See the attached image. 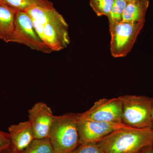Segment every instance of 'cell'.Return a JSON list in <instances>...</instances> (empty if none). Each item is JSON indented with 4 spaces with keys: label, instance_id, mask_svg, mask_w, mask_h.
<instances>
[{
    "label": "cell",
    "instance_id": "obj_10",
    "mask_svg": "<svg viewBox=\"0 0 153 153\" xmlns=\"http://www.w3.org/2000/svg\"><path fill=\"white\" fill-rule=\"evenodd\" d=\"M12 149L14 153H20L28 147L35 139V135L29 121L10 126Z\"/></svg>",
    "mask_w": 153,
    "mask_h": 153
},
{
    "label": "cell",
    "instance_id": "obj_2",
    "mask_svg": "<svg viewBox=\"0 0 153 153\" xmlns=\"http://www.w3.org/2000/svg\"><path fill=\"white\" fill-rule=\"evenodd\" d=\"M77 114L54 116L49 138L54 153H69L79 145Z\"/></svg>",
    "mask_w": 153,
    "mask_h": 153
},
{
    "label": "cell",
    "instance_id": "obj_17",
    "mask_svg": "<svg viewBox=\"0 0 153 153\" xmlns=\"http://www.w3.org/2000/svg\"><path fill=\"white\" fill-rule=\"evenodd\" d=\"M69 153H104L97 143L80 144Z\"/></svg>",
    "mask_w": 153,
    "mask_h": 153
},
{
    "label": "cell",
    "instance_id": "obj_11",
    "mask_svg": "<svg viewBox=\"0 0 153 153\" xmlns=\"http://www.w3.org/2000/svg\"><path fill=\"white\" fill-rule=\"evenodd\" d=\"M17 12L0 4V39L11 42L15 29Z\"/></svg>",
    "mask_w": 153,
    "mask_h": 153
},
{
    "label": "cell",
    "instance_id": "obj_16",
    "mask_svg": "<svg viewBox=\"0 0 153 153\" xmlns=\"http://www.w3.org/2000/svg\"><path fill=\"white\" fill-rule=\"evenodd\" d=\"M127 3L125 0H114L110 13L108 17L109 25L122 22V16Z\"/></svg>",
    "mask_w": 153,
    "mask_h": 153
},
{
    "label": "cell",
    "instance_id": "obj_5",
    "mask_svg": "<svg viewBox=\"0 0 153 153\" xmlns=\"http://www.w3.org/2000/svg\"><path fill=\"white\" fill-rule=\"evenodd\" d=\"M144 23L121 22L109 25L110 49L114 57H124L131 51Z\"/></svg>",
    "mask_w": 153,
    "mask_h": 153
},
{
    "label": "cell",
    "instance_id": "obj_18",
    "mask_svg": "<svg viewBox=\"0 0 153 153\" xmlns=\"http://www.w3.org/2000/svg\"><path fill=\"white\" fill-rule=\"evenodd\" d=\"M12 149L10 136L9 133L0 130V153H4Z\"/></svg>",
    "mask_w": 153,
    "mask_h": 153
},
{
    "label": "cell",
    "instance_id": "obj_8",
    "mask_svg": "<svg viewBox=\"0 0 153 153\" xmlns=\"http://www.w3.org/2000/svg\"><path fill=\"white\" fill-rule=\"evenodd\" d=\"M129 127L123 123L78 119L77 128L79 144L87 143H97L115 131Z\"/></svg>",
    "mask_w": 153,
    "mask_h": 153
},
{
    "label": "cell",
    "instance_id": "obj_9",
    "mask_svg": "<svg viewBox=\"0 0 153 153\" xmlns=\"http://www.w3.org/2000/svg\"><path fill=\"white\" fill-rule=\"evenodd\" d=\"M29 121L36 139L49 138L54 115L46 103L38 102L28 111Z\"/></svg>",
    "mask_w": 153,
    "mask_h": 153
},
{
    "label": "cell",
    "instance_id": "obj_20",
    "mask_svg": "<svg viewBox=\"0 0 153 153\" xmlns=\"http://www.w3.org/2000/svg\"><path fill=\"white\" fill-rule=\"evenodd\" d=\"M127 3L132 2L135 1H139V0H125Z\"/></svg>",
    "mask_w": 153,
    "mask_h": 153
},
{
    "label": "cell",
    "instance_id": "obj_23",
    "mask_svg": "<svg viewBox=\"0 0 153 153\" xmlns=\"http://www.w3.org/2000/svg\"><path fill=\"white\" fill-rule=\"evenodd\" d=\"M152 147H153V143L152 145Z\"/></svg>",
    "mask_w": 153,
    "mask_h": 153
},
{
    "label": "cell",
    "instance_id": "obj_1",
    "mask_svg": "<svg viewBox=\"0 0 153 153\" xmlns=\"http://www.w3.org/2000/svg\"><path fill=\"white\" fill-rule=\"evenodd\" d=\"M153 143L152 129L129 127L115 131L97 143L104 153H138Z\"/></svg>",
    "mask_w": 153,
    "mask_h": 153
},
{
    "label": "cell",
    "instance_id": "obj_3",
    "mask_svg": "<svg viewBox=\"0 0 153 153\" xmlns=\"http://www.w3.org/2000/svg\"><path fill=\"white\" fill-rule=\"evenodd\" d=\"M118 97L122 104L123 123L133 128L152 129L153 98L135 95Z\"/></svg>",
    "mask_w": 153,
    "mask_h": 153
},
{
    "label": "cell",
    "instance_id": "obj_6",
    "mask_svg": "<svg viewBox=\"0 0 153 153\" xmlns=\"http://www.w3.org/2000/svg\"><path fill=\"white\" fill-rule=\"evenodd\" d=\"M11 42L23 44L46 54L52 52L36 32L31 18L25 11H18Z\"/></svg>",
    "mask_w": 153,
    "mask_h": 153
},
{
    "label": "cell",
    "instance_id": "obj_21",
    "mask_svg": "<svg viewBox=\"0 0 153 153\" xmlns=\"http://www.w3.org/2000/svg\"><path fill=\"white\" fill-rule=\"evenodd\" d=\"M14 153L13 152V151H12V149L10 150H9L8 151H7V152H6L5 153Z\"/></svg>",
    "mask_w": 153,
    "mask_h": 153
},
{
    "label": "cell",
    "instance_id": "obj_22",
    "mask_svg": "<svg viewBox=\"0 0 153 153\" xmlns=\"http://www.w3.org/2000/svg\"><path fill=\"white\" fill-rule=\"evenodd\" d=\"M152 114H153V113H152ZM152 130L153 131V127Z\"/></svg>",
    "mask_w": 153,
    "mask_h": 153
},
{
    "label": "cell",
    "instance_id": "obj_15",
    "mask_svg": "<svg viewBox=\"0 0 153 153\" xmlns=\"http://www.w3.org/2000/svg\"><path fill=\"white\" fill-rule=\"evenodd\" d=\"M114 0H90V5L98 16H105L108 17Z\"/></svg>",
    "mask_w": 153,
    "mask_h": 153
},
{
    "label": "cell",
    "instance_id": "obj_13",
    "mask_svg": "<svg viewBox=\"0 0 153 153\" xmlns=\"http://www.w3.org/2000/svg\"><path fill=\"white\" fill-rule=\"evenodd\" d=\"M0 4L16 12L25 11L33 7H53V4L49 0H0Z\"/></svg>",
    "mask_w": 153,
    "mask_h": 153
},
{
    "label": "cell",
    "instance_id": "obj_14",
    "mask_svg": "<svg viewBox=\"0 0 153 153\" xmlns=\"http://www.w3.org/2000/svg\"><path fill=\"white\" fill-rule=\"evenodd\" d=\"M20 153H54L49 138L36 139L30 146Z\"/></svg>",
    "mask_w": 153,
    "mask_h": 153
},
{
    "label": "cell",
    "instance_id": "obj_12",
    "mask_svg": "<svg viewBox=\"0 0 153 153\" xmlns=\"http://www.w3.org/2000/svg\"><path fill=\"white\" fill-rule=\"evenodd\" d=\"M149 4V0H139L127 3L123 15L122 22L144 23Z\"/></svg>",
    "mask_w": 153,
    "mask_h": 153
},
{
    "label": "cell",
    "instance_id": "obj_7",
    "mask_svg": "<svg viewBox=\"0 0 153 153\" xmlns=\"http://www.w3.org/2000/svg\"><path fill=\"white\" fill-rule=\"evenodd\" d=\"M122 104L118 97L102 98L96 101L90 109L77 113L78 119L110 123H122Z\"/></svg>",
    "mask_w": 153,
    "mask_h": 153
},
{
    "label": "cell",
    "instance_id": "obj_4",
    "mask_svg": "<svg viewBox=\"0 0 153 153\" xmlns=\"http://www.w3.org/2000/svg\"><path fill=\"white\" fill-rule=\"evenodd\" d=\"M68 27L63 16L54 9L36 26V30L52 52H58L70 43Z\"/></svg>",
    "mask_w": 153,
    "mask_h": 153
},
{
    "label": "cell",
    "instance_id": "obj_19",
    "mask_svg": "<svg viewBox=\"0 0 153 153\" xmlns=\"http://www.w3.org/2000/svg\"><path fill=\"white\" fill-rule=\"evenodd\" d=\"M138 153H153V148L152 146H149L145 149H143L142 150Z\"/></svg>",
    "mask_w": 153,
    "mask_h": 153
}]
</instances>
